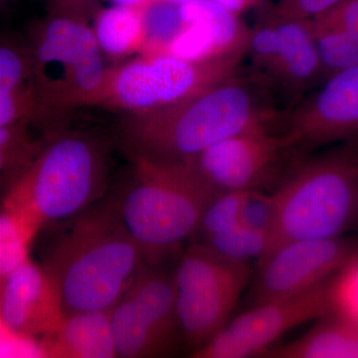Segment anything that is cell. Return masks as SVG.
Returning <instances> with one entry per match:
<instances>
[{
	"label": "cell",
	"instance_id": "6da1fadb",
	"mask_svg": "<svg viewBox=\"0 0 358 358\" xmlns=\"http://www.w3.org/2000/svg\"><path fill=\"white\" fill-rule=\"evenodd\" d=\"M282 110L262 77L237 73L180 102L134 113L122 134L131 157L186 162L235 134L275 129Z\"/></svg>",
	"mask_w": 358,
	"mask_h": 358
},
{
	"label": "cell",
	"instance_id": "7a4b0ae2",
	"mask_svg": "<svg viewBox=\"0 0 358 358\" xmlns=\"http://www.w3.org/2000/svg\"><path fill=\"white\" fill-rule=\"evenodd\" d=\"M67 227L48 257L46 268L64 315L110 310L148 265L110 201L94 204Z\"/></svg>",
	"mask_w": 358,
	"mask_h": 358
},
{
	"label": "cell",
	"instance_id": "3957f363",
	"mask_svg": "<svg viewBox=\"0 0 358 358\" xmlns=\"http://www.w3.org/2000/svg\"><path fill=\"white\" fill-rule=\"evenodd\" d=\"M128 180L110 203L148 264L195 236L202 214L217 194L192 160L157 162L131 157Z\"/></svg>",
	"mask_w": 358,
	"mask_h": 358
},
{
	"label": "cell",
	"instance_id": "277c9868",
	"mask_svg": "<svg viewBox=\"0 0 358 358\" xmlns=\"http://www.w3.org/2000/svg\"><path fill=\"white\" fill-rule=\"evenodd\" d=\"M272 194L275 223L259 261L289 242L341 237L358 219V138L294 162Z\"/></svg>",
	"mask_w": 358,
	"mask_h": 358
},
{
	"label": "cell",
	"instance_id": "5b68a950",
	"mask_svg": "<svg viewBox=\"0 0 358 358\" xmlns=\"http://www.w3.org/2000/svg\"><path fill=\"white\" fill-rule=\"evenodd\" d=\"M105 145L83 133L56 134L13 179L4 201L38 229L64 223L98 202L107 185Z\"/></svg>",
	"mask_w": 358,
	"mask_h": 358
},
{
	"label": "cell",
	"instance_id": "8992f818",
	"mask_svg": "<svg viewBox=\"0 0 358 358\" xmlns=\"http://www.w3.org/2000/svg\"><path fill=\"white\" fill-rule=\"evenodd\" d=\"M173 277L180 338L195 352L229 322L249 284L251 268L196 242L183 252Z\"/></svg>",
	"mask_w": 358,
	"mask_h": 358
},
{
	"label": "cell",
	"instance_id": "52a82bcc",
	"mask_svg": "<svg viewBox=\"0 0 358 358\" xmlns=\"http://www.w3.org/2000/svg\"><path fill=\"white\" fill-rule=\"evenodd\" d=\"M31 53L35 88L41 110L55 90L60 102L92 101L108 72L93 29L71 14H60L37 26L26 40Z\"/></svg>",
	"mask_w": 358,
	"mask_h": 358
},
{
	"label": "cell",
	"instance_id": "ba28073f",
	"mask_svg": "<svg viewBox=\"0 0 358 358\" xmlns=\"http://www.w3.org/2000/svg\"><path fill=\"white\" fill-rule=\"evenodd\" d=\"M246 55L240 51L202 61L150 55L108 73L92 102L103 100L133 113L173 105L236 75Z\"/></svg>",
	"mask_w": 358,
	"mask_h": 358
},
{
	"label": "cell",
	"instance_id": "9c48e42d",
	"mask_svg": "<svg viewBox=\"0 0 358 358\" xmlns=\"http://www.w3.org/2000/svg\"><path fill=\"white\" fill-rule=\"evenodd\" d=\"M331 278L301 293L254 305L229 320L215 338L193 352V357L247 358L263 355L294 327L333 312Z\"/></svg>",
	"mask_w": 358,
	"mask_h": 358
},
{
	"label": "cell",
	"instance_id": "30bf717a",
	"mask_svg": "<svg viewBox=\"0 0 358 358\" xmlns=\"http://www.w3.org/2000/svg\"><path fill=\"white\" fill-rule=\"evenodd\" d=\"M275 129L294 152L357 140L358 64L329 77L317 91L282 110Z\"/></svg>",
	"mask_w": 358,
	"mask_h": 358
},
{
	"label": "cell",
	"instance_id": "8fae6325",
	"mask_svg": "<svg viewBox=\"0 0 358 358\" xmlns=\"http://www.w3.org/2000/svg\"><path fill=\"white\" fill-rule=\"evenodd\" d=\"M292 152L274 129L261 128L219 141L189 160L216 192H247L274 180Z\"/></svg>",
	"mask_w": 358,
	"mask_h": 358
},
{
	"label": "cell",
	"instance_id": "7c38bea8",
	"mask_svg": "<svg viewBox=\"0 0 358 358\" xmlns=\"http://www.w3.org/2000/svg\"><path fill=\"white\" fill-rule=\"evenodd\" d=\"M358 252L343 237L289 242L259 261L254 305L313 288L334 277Z\"/></svg>",
	"mask_w": 358,
	"mask_h": 358
},
{
	"label": "cell",
	"instance_id": "4fadbf2b",
	"mask_svg": "<svg viewBox=\"0 0 358 358\" xmlns=\"http://www.w3.org/2000/svg\"><path fill=\"white\" fill-rule=\"evenodd\" d=\"M64 317L46 268L28 258L0 286V320L20 336L50 334Z\"/></svg>",
	"mask_w": 358,
	"mask_h": 358
},
{
	"label": "cell",
	"instance_id": "5bb4252c",
	"mask_svg": "<svg viewBox=\"0 0 358 358\" xmlns=\"http://www.w3.org/2000/svg\"><path fill=\"white\" fill-rule=\"evenodd\" d=\"M268 13L277 26L279 48L267 82L275 94L284 96L292 107L322 82L319 55L310 20L281 18L271 11Z\"/></svg>",
	"mask_w": 358,
	"mask_h": 358
},
{
	"label": "cell",
	"instance_id": "9a60e30c",
	"mask_svg": "<svg viewBox=\"0 0 358 358\" xmlns=\"http://www.w3.org/2000/svg\"><path fill=\"white\" fill-rule=\"evenodd\" d=\"M110 317L117 357L166 355L179 336L164 327L128 293L110 308Z\"/></svg>",
	"mask_w": 358,
	"mask_h": 358
},
{
	"label": "cell",
	"instance_id": "2e32d148",
	"mask_svg": "<svg viewBox=\"0 0 358 358\" xmlns=\"http://www.w3.org/2000/svg\"><path fill=\"white\" fill-rule=\"evenodd\" d=\"M44 353L52 357L114 358L117 350L110 310L69 313L46 334Z\"/></svg>",
	"mask_w": 358,
	"mask_h": 358
},
{
	"label": "cell",
	"instance_id": "e0dca14e",
	"mask_svg": "<svg viewBox=\"0 0 358 358\" xmlns=\"http://www.w3.org/2000/svg\"><path fill=\"white\" fill-rule=\"evenodd\" d=\"M271 358H358V324L331 312L317 320L307 334L263 353Z\"/></svg>",
	"mask_w": 358,
	"mask_h": 358
},
{
	"label": "cell",
	"instance_id": "ac0fdd59",
	"mask_svg": "<svg viewBox=\"0 0 358 358\" xmlns=\"http://www.w3.org/2000/svg\"><path fill=\"white\" fill-rule=\"evenodd\" d=\"M179 13L185 24L202 23L208 27L222 55L247 51L251 29L240 20L239 15L213 0H193L179 6Z\"/></svg>",
	"mask_w": 358,
	"mask_h": 358
},
{
	"label": "cell",
	"instance_id": "d6986e66",
	"mask_svg": "<svg viewBox=\"0 0 358 358\" xmlns=\"http://www.w3.org/2000/svg\"><path fill=\"white\" fill-rule=\"evenodd\" d=\"M96 42L101 50L112 56H121L143 46V26L141 9L110 6L96 16Z\"/></svg>",
	"mask_w": 358,
	"mask_h": 358
},
{
	"label": "cell",
	"instance_id": "ffe728a7",
	"mask_svg": "<svg viewBox=\"0 0 358 358\" xmlns=\"http://www.w3.org/2000/svg\"><path fill=\"white\" fill-rule=\"evenodd\" d=\"M38 231L22 211L3 202L0 208V286L29 258L30 246Z\"/></svg>",
	"mask_w": 358,
	"mask_h": 358
},
{
	"label": "cell",
	"instance_id": "44dd1931",
	"mask_svg": "<svg viewBox=\"0 0 358 358\" xmlns=\"http://www.w3.org/2000/svg\"><path fill=\"white\" fill-rule=\"evenodd\" d=\"M322 67V82L358 64V42L338 28L310 20Z\"/></svg>",
	"mask_w": 358,
	"mask_h": 358
},
{
	"label": "cell",
	"instance_id": "7402d4cb",
	"mask_svg": "<svg viewBox=\"0 0 358 358\" xmlns=\"http://www.w3.org/2000/svg\"><path fill=\"white\" fill-rule=\"evenodd\" d=\"M0 90L37 96L31 53L26 40L0 34Z\"/></svg>",
	"mask_w": 358,
	"mask_h": 358
},
{
	"label": "cell",
	"instance_id": "603a6c76",
	"mask_svg": "<svg viewBox=\"0 0 358 358\" xmlns=\"http://www.w3.org/2000/svg\"><path fill=\"white\" fill-rule=\"evenodd\" d=\"M199 242L226 260L248 264L254 259L260 260L266 253L268 235L239 223Z\"/></svg>",
	"mask_w": 358,
	"mask_h": 358
},
{
	"label": "cell",
	"instance_id": "cb8c5ba5",
	"mask_svg": "<svg viewBox=\"0 0 358 358\" xmlns=\"http://www.w3.org/2000/svg\"><path fill=\"white\" fill-rule=\"evenodd\" d=\"M143 43L150 55L166 53L171 42L185 27L179 6L169 0H150L141 9Z\"/></svg>",
	"mask_w": 358,
	"mask_h": 358
},
{
	"label": "cell",
	"instance_id": "d4e9b609",
	"mask_svg": "<svg viewBox=\"0 0 358 358\" xmlns=\"http://www.w3.org/2000/svg\"><path fill=\"white\" fill-rule=\"evenodd\" d=\"M247 192L217 193L205 208L195 235H199L203 240L239 224L242 203Z\"/></svg>",
	"mask_w": 358,
	"mask_h": 358
},
{
	"label": "cell",
	"instance_id": "484cf974",
	"mask_svg": "<svg viewBox=\"0 0 358 358\" xmlns=\"http://www.w3.org/2000/svg\"><path fill=\"white\" fill-rule=\"evenodd\" d=\"M166 53L187 61H202L222 56L219 53L214 35L202 23L185 24L169 45Z\"/></svg>",
	"mask_w": 358,
	"mask_h": 358
},
{
	"label": "cell",
	"instance_id": "4316f807",
	"mask_svg": "<svg viewBox=\"0 0 358 358\" xmlns=\"http://www.w3.org/2000/svg\"><path fill=\"white\" fill-rule=\"evenodd\" d=\"M333 312L358 324V252L331 280Z\"/></svg>",
	"mask_w": 358,
	"mask_h": 358
},
{
	"label": "cell",
	"instance_id": "83f0119b",
	"mask_svg": "<svg viewBox=\"0 0 358 358\" xmlns=\"http://www.w3.org/2000/svg\"><path fill=\"white\" fill-rule=\"evenodd\" d=\"M275 219V202L272 193L249 190L245 194L240 213V223L270 234Z\"/></svg>",
	"mask_w": 358,
	"mask_h": 358
},
{
	"label": "cell",
	"instance_id": "f1b7e54d",
	"mask_svg": "<svg viewBox=\"0 0 358 358\" xmlns=\"http://www.w3.org/2000/svg\"><path fill=\"white\" fill-rule=\"evenodd\" d=\"M40 112L38 99L33 94L0 90V127L29 122Z\"/></svg>",
	"mask_w": 358,
	"mask_h": 358
},
{
	"label": "cell",
	"instance_id": "f546056e",
	"mask_svg": "<svg viewBox=\"0 0 358 358\" xmlns=\"http://www.w3.org/2000/svg\"><path fill=\"white\" fill-rule=\"evenodd\" d=\"M313 20L338 28L358 42V0H343Z\"/></svg>",
	"mask_w": 358,
	"mask_h": 358
},
{
	"label": "cell",
	"instance_id": "4dcf8cb0",
	"mask_svg": "<svg viewBox=\"0 0 358 358\" xmlns=\"http://www.w3.org/2000/svg\"><path fill=\"white\" fill-rule=\"evenodd\" d=\"M341 1L343 0H279L270 11L278 17L312 20Z\"/></svg>",
	"mask_w": 358,
	"mask_h": 358
},
{
	"label": "cell",
	"instance_id": "1f68e13d",
	"mask_svg": "<svg viewBox=\"0 0 358 358\" xmlns=\"http://www.w3.org/2000/svg\"><path fill=\"white\" fill-rule=\"evenodd\" d=\"M213 1L237 15H240V13H243L249 7L254 6L252 0H213Z\"/></svg>",
	"mask_w": 358,
	"mask_h": 358
},
{
	"label": "cell",
	"instance_id": "d6a6232c",
	"mask_svg": "<svg viewBox=\"0 0 358 358\" xmlns=\"http://www.w3.org/2000/svg\"><path fill=\"white\" fill-rule=\"evenodd\" d=\"M112 6L129 7V8L141 9L150 0H110Z\"/></svg>",
	"mask_w": 358,
	"mask_h": 358
},
{
	"label": "cell",
	"instance_id": "836d02e7",
	"mask_svg": "<svg viewBox=\"0 0 358 358\" xmlns=\"http://www.w3.org/2000/svg\"><path fill=\"white\" fill-rule=\"evenodd\" d=\"M58 1L61 6L71 7V8H81V7H86L95 0H58Z\"/></svg>",
	"mask_w": 358,
	"mask_h": 358
},
{
	"label": "cell",
	"instance_id": "e575fe53",
	"mask_svg": "<svg viewBox=\"0 0 358 358\" xmlns=\"http://www.w3.org/2000/svg\"><path fill=\"white\" fill-rule=\"evenodd\" d=\"M176 6H182V4L187 3V2L193 1V0H169Z\"/></svg>",
	"mask_w": 358,
	"mask_h": 358
},
{
	"label": "cell",
	"instance_id": "d590c367",
	"mask_svg": "<svg viewBox=\"0 0 358 358\" xmlns=\"http://www.w3.org/2000/svg\"><path fill=\"white\" fill-rule=\"evenodd\" d=\"M264 1L265 0H252V2H253V6H263Z\"/></svg>",
	"mask_w": 358,
	"mask_h": 358
},
{
	"label": "cell",
	"instance_id": "8d00e7d4",
	"mask_svg": "<svg viewBox=\"0 0 358 358\" xmlns=\"http://www.w3.org/2000/svg\"><path fill=\"white\" fill-rule=\"evenodd\" d=\"M9 0H0V6H4Z\"/></svg>",
	"mask_w": 358,
	"mask_h": 358
}]
</instances>
